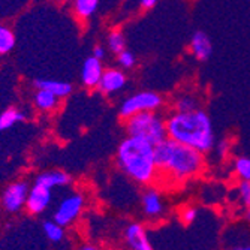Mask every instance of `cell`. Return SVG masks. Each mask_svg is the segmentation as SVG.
<instances>
[{
  "instance_id": "6da1fadb",
  "label": "cell",
  "mask_w": 250,
  "mask_h": 250,
  "mask_svg": "<svg viewBox=\"0 0 250 250\" xmlns=\"http://www.w3.org/2000/svg\"><path fill=\"white\" fill-rule=\"evenodd\" d=\"M154 159L157 177L164 175L174 183H181L198 175L204 168V153L180 144L168 136L154 144Z\"/></svg>"
},
{
  "instance_id": "7a4b0ae2",
  "label": "cell",
  "mask_w": 250,
  "mask_h": 250,
  "mask_svg": "<svg viewBox=\"0 0 250 250\" xmlns=\"http://www.w3.org/2000/svg\"><path fill=\"white\" fill-rule=\"evenodd\" d=\"M167 135L168 138L201 153H208L214 147L211 120L201 108L188 112L174 111L167 119Z\"/></svg>"
},
{
  "instance_id": "3957f363",
  "label": "cell",
  "mask_w": 250,
  "mask_h": 250,
  "mask_svg": "<svg viewBox=\"0 0 250 250\" xmlns=\"http://www.w3.org/2000/svg\"><path fill=\"white\" fill-rule=\"evenodd\" d=\"M117 164L120 169L140 185H150L157 178L154 146L143 138L127 136L119 146Z\"/></svg>"
},
{
  "instance_id": "277c9868",
  "label": "cell",
  "mask_w": 250,
  "mask_h": 250,
  "mask_svg": "<svg viewBox=\"0 0 250 250\" xmlns=\"http://www.w3.org/2000/svg\"><path fill=\"white\" fill-rule=\"evenodd\" d=\"M126 132L129 136H136L157 144L167 138V120L156 111H141L126 119Z\"/></svg>"
},
{
  "instance_id": "5b68a950",
  "label": "cell",
  "mask_w": 250,
  "mask_h": 250,
  "mask_svg": "<svg viewBox=\"0 0 250 250\" xmlns=\"http://www.w3.org/2000/svg\"><path fill=\"white\" fill-rule=\"evenodd\" d=\"M164 99L153 92H140L127 98L120 106V116L127 119L141 111H157L162 106Z\"/></svg>"
},
{
  "instance_id": "8992f818",
  "label": "cell",
  "mask_w": 250,
  "mask_h": 250,
  "mask_svg": "<svg viewBox=\"0 0 250 250\" xmlns=\"http://www.w3.org/2000/svg\"><path fill=\"white\" fill-rule=\"evenodd\" d=\"M84 207V198L80 193H72L71 196L64 198L60 206L57 207L54 213V222H57L62 226H67L80 216L81 210Z\"/></svg>"
},
{
  "instance_id": "52a82bcc",
  "label": "cell",
  "mask_w": 250,
  "mask_h": 250,
  "mask_svg": "<svg viewBox=\"0 0 250 250\" xmlns=\"http://www.w3.org/2000/svg\"><path fill=\"white\" fill-rule=\"evenodd\" d=\"M29 190L30 188L26 181H17V183H12L11 186H8L2 195L3 208L9 213H17L22 207H26Z\"/></svg>"
},
{
  "instance_id": "ba28073f",
  "label": "cell",
  "mask_w": 250,
  "mask_h": 250,
  "mask_svg": "<svg viewBox=\"0 0 250 250\" xmlns=\"http://www.w3.org/2000/svg\"><path fill=\"white\" fill-rule=\"evenodd\" d=\"M53 189L43 186L41 183H35L33 188L29 190L27 201H26V208L30 214H41L50 207L51 199H53Z\"/></svg>"
},
{
  "instance_id": "9c48e42d",
  "label": "cell",
  "mask_w": 250,
  "mask_h": 250,
  "mask_svg": "<svg viewBox=\"0 0 250 250\" xmlns=\"http://www.w3.org/2000/svg\"><path fill=\"white\" fill-rule=\"evenodd\" d=\"M125 240L133 250H151L153 246L148 240L147 231L140 223H130L125 229Z\"/></svg>"
},
{
  "instance_id": "30bf717a",
  "label": "cell",
  "mask_w": 250,
  "mask_h": 250,
  "mask_svg": "<svg viewBox=\"0 0 250 250\" xmlns=\"http://www.w3.org/2000/svg\"><path fill=\"white\" fill-rule=\"evenodd\" d=\"M126 75L119 71V69H108L104 71L99 83H98V88L102 93L109 95V93H116L119 90H122L126 85Z\"/></svg>"
},
{
  "instance_id": "8fae6325",
  "label": "cell",
  "mask_w": 250,
  "mask_h": 250,
  "mask_svg": "<svg viewBox=\"0 0 250 250\" xmlns=\"http://www.w3.org/2000/svg\"><path fill=\"white\" fill-rule=\"evenodd\" d=\"M190 50L199 62H207L213 54V45L208 35L202 30L195 32L190 39Z\"/></svg>"
},
{
  "instance_id": "7c38bea8",
  "label": "cell",
  "mask_w": 250,
  "mask_h": 250,
  "mask_svg": "<svg viewBox=\"0 0 250 250\" xmlns=\"http://www.w3.org/2000/svg\"><path fill=\"white\" fill-rule=\"evenodd\" d=\"M104 74V67L99 59H96L95 56L85 59L83 69H81V80L84 83V85L87 87H98V83L101 80Z\"/></svg>"
},
{
  "instance_id": "4fadbf2b",
  "label": "cell",
  "mask_w": 250,
  "mask_h": 250,
  "mask_svg": "<svg viewBox=\"0 0 250 250\" xmlns=\"http://www.w3.org/2000/svg\"><path fill=\"white\" fill-rule=\"evenodd\" d=\"M141 202H143V210L148 217H159L165 210L161 193L154 189L144 192Z\"/></svg>"
},
{
  "instance_id": "5bb4252c",
  "label": "cell",
  "mask_w": 250,
  "mask_h": 250,
  "mask_svg": "<svg viewBox=\"0 0 250 250\" xmlns=\"http://www.w3.org/2000/svg\"><path fill=\"white\" fill-rule=\"evenodd\" d=\"M71 175L64 172V171H57V169H53V171H48V172H42L36 177V181L35 183H41L43 186H47L50 189H54V188H60V186H67L71 183Z\"/></svg>"
},
{
  "instance_id": "9a60e30c",
  "label": "cell",
  "mask_w": 250,
  "mask_h": 250,
  "mask_svg": "<svg viewBox=\"0 0 250 250\" xmlns=\"http://www.w3.org/2000/svg\"><path fill=\"white\" fill-rule=\"evenodd\" d=\"M33 85L36 88H43L48 92L54 93L59 98H66L69 96L72 92V85L66 81H54V80H35Z\"/></svg>"
},
{
  "instance_id": "2e32d148",
  "label": "cell",
  "mask_w": 250,
  "mask_h": 250,
  "mask_svg": "<svg viewBox=\"0 0 250 250\" xmlns=\"http://www.w3.org/2000/svg\"><path fill=\"white\" fill-rule=\"evenodd\" d=\"M59 96H56L54 93L48 92V90L43 88H36V93L33 95V102L39 109L43 111H51L57 106L59 104Z\"/></svg>"
},
{
  "instance_id": "e0dca14e",
  "label": "cell",
  "mask_w": 250,
  "mask_h": 250,
  "mask_svg": "<svg viewBox=\"0 0 250 250\" xmlns=\"http://www.w3.org/2000/svg\"><path fill=\"white\" fill-rule=\"evenodd\" d=\"M24 120H26V114H22L20 109L8 108L0 114V130H8L14 125H17L20 122H24Z\"/></svg>"
},
{
  "instance_id": "ac0fdd59",
  "label": "cell",
  "mask_w": 250,
  "mask_h": 250,
  "mask_svg": "<svg viewBox=\"0 0 250 250\" xmlns=\"http://www.w3.org/2000/svg\"><path fill=\"white\" fill-rule=\"evenodd\" d=\"M99 6V0H75V12L81 18L92 17Z\"/></svg>"
},
{
  "instance_id": "d6986e66",
  "label": "cell",
  "mask_w": 250,
  "mask_h": 250,
  "mask_svg": "<svg viewBox=\"0 0 250 250\" xmlns=\"http://www.w3.org/2000/svg\"><path fill=\"white\" fill-rule=\"evenodd\" d=\"M43 234L50 241L53 243H60L64 238V231L63 226L59 225L57 222L51 220V222H45L43 223Z\"/></svg>"
},
{
  "instance_id": "ffe728a7",
  "label": "cell",
  "mask_w": 250,
  "mask_h": 250,
  "mask_svg": "<svg viewBox=\"0 0 250 250\" xmlns=\"http://www.w3.org/2000/svg\"><path fill=\"white\" fill-rule=\"evenodd\" d=\"M15 47V36L12 30L0 26V54H8Z\"/></svg>"
},
{
  "instance_id": "44dd1931",
  "label": "cell",
  "mask_w": 250,
  "mask_h": 250,
  "mask_svg": "<svg viewBox=\"0 0 250 250\" xmlns=\"http://www.w3.org/2000/svg\"><path fill=\"white\" fill-rule=\"evenodd\" d=\"M198 108H199L198 101L192 95H181L180 98L175 99V104H174V111H180V112H188V111H193Z\"/></svg>"
},
{
  "instance_id": "7402d4cb",
  "label": "cell",
  "mask_w": 250,
  "mask_h": 250,
  "mask_svg": "<svg viewBox=\"0 0 250 250\" xmlns=\"http://www.w3.org/2000/svg\"><path fill=\"white\" fill-rule=\"evenodd\" d=\"M108 47L109 50L114 53V54H119L125 50L126 47V41H125V36L120 30H114L111 32L109 36H108Z\"/></svg>"
},
{
  "instance_id": "603a6c76",
  "label": "cell",
  "mask_w": 250,
  "mask_h": 250,
  "mask_svg": "<svg viewBox=\"0 0 250 250\" xmlns=\"http://www.w3.org/2000/svg\"><path fill=\"white\" fill-rule=\"evenodd\" d=\"M234 171L241 180H250V157H238L234 162Z\"/></svg>"
},
{
  "instance_id": "cb8c5ba5",
  "label": "cell",
  "mask_w": 250,
  "mask_h": 250,
  "mask_svg": "<svg viewBox=\"0 0 250 250\" xmlns=\"http://www.w3.org/2000/svg\"><path fill=\"white\" fill-rule=\"evenodd\" d=\"M117 60H119V63H120V66L122 67H126V69H130V67H133L135 66V56L130 53V51H126V50H123L122 53H119L117 54Z\"/></svg>"
},
{
  "instance_id": "d4e9b609",
  "label": "cell",
  "mask_w": 250,
  "mask_h": 250,
  "mask_svg": "<svg viewBox=\"0 0 250 250\" xmlns=\"http://www.w3.org/2000/svg\"><path fill=\"white\" fill-rule=\"evenodd\" d=\"M198 219V210L195 207H186L183 211H181V220H183L186 225L193 223Z\"/></svg>"
},
{
  "instance_id": "484cf974",
  "label": "cell",
  "mask_w": 250,
  "mask_h": 250,
  "mask_svg": "<svg viewBox=\"0 0 250 250\" xmlns=\"http://www.w3.org/2000/svg\"><path fill=\"white\" fill-rule=\"evenodd\" d=\"M217 151H219V154L220 156H225L226 153H228L229 151V143L228 141H220L219 143V146H217Z\"/></svg>"
},
{
  "instance_id": "4316f807",
  "label": "cell",
  "mask_w": 250,
  "mask_h": 250,
  "mask_svg": "<svg viewBox=\"0 0 250 250\" xmlns=\"http://www.w3.org/2000/svg\"><path fill=\"white\" fill-rule=\"evenodd\" d=\"M156 3H157V0H140V5L144 9H151L156 6Z\"/></svg>"
},
{
  "instance_id": "83f0119b",
  "label": "cell",
  "mask_w": 250,
  "mask_h": 250,
  "mask_svg": "<svg viewBox=\"0 0 250 250\" xmlns=\"http://www.w3.org/2000/svg\"><path fill=\"white\" fill-rule=\"evenodd\" d=\"M93 56H95L96 59L102 60V59L105 57V48L101 47V45H98V47H95V50H93Z\"/></svg>"
},
{
  "instance_id": "f1b7e54d",
  "label": "cell",
  "mask_w": 250,
  "mask_h": 250,
  "mask_svg": "<svg viewBox=\"0 0 250 250\" xmlns=\"http://www.w3.org/2000/svg\"><path fill=\"white\" fill-rule=\"evenodd\" d=\"M246 219H247V222L250 223V206H249V208H247V211H246Z\"/></svg>"
},
{
  "instance_id": "f546056e",
  "label": "cell",
  "mask_w": 250,
  "mask_h": 250,
  "mask_svg": "<svg viewBox=\"0 0 250 250\" xmlns=\"http://www.w3.org/2000/svg\"><path fill=\"white\" fill-rule=\"evenodd\" d=\"M83 249H84V250H95L96 247H95V246H84Z\"/></svg>"
},
{
  "instance_id": "4dcf8cb0",
  "label": "cell",
  "mask_w": 250,
  "mask_h": 250,
  "mask_svg": "<svg viewBox=\"0 0 250 250\" xmlns=\"http://www.w3.org/2000/svg\"><path fill=\"white\" fill-rule=\"evenodd\" d=\"M250 206V198H249V202H247V207Z\"/></svg>"
}]
</instances>
